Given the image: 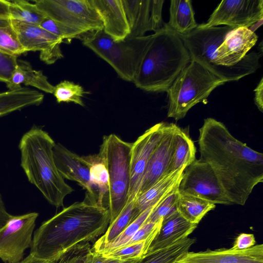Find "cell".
Here are the masks:
<instances>
[{"instance_id": "1", "label": "cell", "mask_w": 263, "mask_h": 263, "mask_svg": "<svg viewBox=\"0 0 263 263\" xmlns=\"http://www.w3.org/2000/svg\"><path fill=\"white\" fill-rule=\"evenodd\" d=\"M200 159L212 168L232 204L243 205L263 181V154L235 138L221 122L204 120L199 129Z\"/></svg>"}, {"instance_id": "2", "label": "cell", "mask_w": 263, "mask_h": 263, "mask_svg": "<svg viewBox=\"0 0 263 263\" xmlns=\"http://www.w3.org/2000/svg\"><path fill=\"white\" fill-rule=\"evenodd\" d=\"M109 220L107 208L85 198L42 223L34 233L30 254L55 260L73 246L103 234Z\"/></svg>"}, {"instance_id": "3", "label": "cell", "mask_w": 263, "mask_h": 263, "mask_svg": "<svg viewBox=\"0 0 263 263\" xmlns=\"http://www.w3.org/2000/svg\"><path fill=\"white\" fill-rule=\"evenodd\" d=\"M191 61L180 36L166 23L151 34L138 72L133 80L136 87L147 92H166Z\"/></svg>"}, {"instance_id": "4", "label": "cell", "mask_w": 263, "mask_h": 263, "mask_svg": "<svg viewBox=\"0 0 263 263\" xmlns=\"http://www.w3.org/2000/svg\"><path fill=\"white\" fill-rule=\"evenodd\" d=\"M55 144L48 133L34 126L22 136L18 147L21 165L28 181L50 204L59 208L63 206L64 198L73 190L56 167L53 152Z\"/></svg>"}, {"instance_id": "5", "label": "cell", "mask_w": 263, "mask_h": 263, "mask_svg": "<svg viewBox=\"0 0 263 263\" xmlns=\"http://www.w3.org/2000/svg\"><path fill=\"white\" fill-rule=\"evenodd\" d=\"M224 83L200 63L191 60L166 91L167 117L176 121L183 119L191 108L204 102L212 91Z\"/></svg>"}, {"instance_id": "6", "label": "cell", "mask_w": 263, "mask_h": 263, "mask_svg": "<svg viewBox=\"0 0 263 263\" xmlns=\"http://www.w3.org/2000/svg\"><path fill=\"white\" fill-rule=\"evenodd\" d=\"M132 143L115 134L103 137L99 153L104 158L109 177L107 207L109 224L126 205L130 186V166Z\"/></svg>"}, {"instance_id": "7", "label": "cell", "mask_w": 263, "mask_h": 263, "mask_svg": "<svg viewBox=\"0 0 263 263\" xmlns=\"http://www.w3.org/2000/svg\"><path fill=\"white\" fill-rule=\"evenodd\" d=\"M32 2L45 15L83 33L103 29L91 0H36Z\"/></svg>"}, {"instance_id": "8", "label": "cell", "mask_w": 263, "mask_h": 263, "mask_svg": "<svg viewBox=\"0 0 263 263\" xmlns=\"http://www.w3.org/2000/svg\"><path fill=\"white\" fill-rule=\"evenodd\" d=\"M178 191L180 194L197 197L215 204H232L211 166L200 159H196L185 169Z\"/></svg>"}, {"instance_id": "9", "label": "cell", "mask_w": 263, "mask_h": 263, "mask_svg": "<svg viewBox=\"0 0 263 263\" xmlns=\"http://www.w3.org/2000/svg\"><path fill=\"white\" fill-rule=\"evenodd\" d=\"M38 216L36 212L12 215L0 229V258L3 261L16 263L23 259L24 251L31 246Z\"/></svg>"}, {"instance_id": "10", "label": "cell", "mask_w": 263, "mask_h": 263, "mask_svg": "<svg viewBox=\"0 0 263 263\" xmlns=\"http://www.w3.org/2000/svg\"><path fill=\"white\" fill-rule=\"evenodd\" d=\"M262 0L222 1L216 7L208 21L198 25L209 28L219 25L250 29L262 21Z\"/></svg>"}, {"instance_id": "11", "label": "cell", "mask_w": 263, "mask_h": 263, "mask_svg": "<svg viewBox=\"0 0 263 263\" xmlns=\"http://www.w3.org/2000/svg\"><path fill=\"white\" fill-rule=\"evenodd\" d=\"M170 125V123L163 122L156 124L132 143L130 186L127 203L137 197L149 159Z\"/></svg>"}, {"instance_id": "12", "label": "cell", "mask_w": 263, "mask_h": 263, "mask_svg": "<svg viewBox=\"0 0 263 263\" xmlns=\"http://www.w3.org/2000/svg\"><path fill=\"white\" fill-rule=\"evenodd\" d=\"M151 34L126 37L115 42L103 60L109 64L123 80L133 82L139 69Z\"/></svg>"}, {"instance_id": "13", "label": "cell", "mask_w": 263, "mask_h": 263, "mask_svg": "<svg viewBox=\"0 0 263 263\" xmlns=\"http://www.w3.org/2000/svg\"><path fill=\"white\" fill-rule=\"evenodd\" d=\"M9 23L26 52L40 51L41 60L48 65L64 57L61 44L64 42L61 38L39 25L11 20Z\"/></svg>"}, {"instance_id": "14", "label": "cell", "mask_w": 263, "mask_h": 263, "mask_svg": "<svg viewBox=\"0 0 263 263\" xmlns=\"http://www.w3.org/2000/svg\"><path fill=\"white\" fill-rule=\"evenodd\" d=\"M122 2L130 29L127 37L143 36L148 31L155 32L165 26L162 16L163 0H122Z\"/></svg>"}, {"instance_id": "15", "label": "cell", "mask_w": 263, "mask_h": 263, "mask_svg": "<svg viewBox=\"0 0 263 263\" xmlns=\"http://www.w3.org/2000/svg\"><path fill=\"white\" fill-rule=\"evenodd\" d=\"M176 263H263V245L240 250L230 248L188 251Z\"/></svg>"}, {"instance_id": "16", "label": "cell", "mask_w": 263, "mask_h": 263, "mask_svg": "<svg viewBox=\"0 0 263 263\" xmlns=\"http://www.w3.org/2000/svg\"><path fill=\"white\" fill-rule=\"evenodd\" d=\"M177 125L170 123L163 137L153 152L147 163L137 196L169 174L172 160L174 135Z\"/></svg>"}, {"instance_id": "17", "label": "cell", "mask_w": 263, "mask_h": 263, "mask_svg": "<svg viewBox=\"0 0 263 263\" xmlns=\"http://www.w3.org/2000/svg\"><path fill=\"white\" fill-rule=\"evenodd\" d=\"M53 152L56 167L62 177L77 182L86 190V194L92 196L89 167L82 157L59 143H55Z\"/></svg>"}, {"instance_id": "18", "label": "cell", "mask_w": 263, "mask_h": 263, "mask_svg": "<svg viewBox=\"0 0 263 263\" xmlns=\"http://www.w3.org/2000/svg\"><path fill=\"white\" fill-rule=\"evenodd\" d=\"M100 15L104 31L116 42L125 39L130 29L122 0H91Z\"/></svg>"}, {"instance_id": "19", "label": "cell", "mask_w": 263, "mask_h": 263, "mask_svg": "<svg viewBox=\"0 0 263 263\" xmlns=\"http://www.w3.org/2000/svg\"><path fill=\"white\" fill-rule=\"evenodd\" d=\"M197 225L187 221L177 210L174 211L163 219L160 230L151 242L146 254L166 248L188 237Z\"/></svg>"}, {"instance_id": "20", "label": "cell", "mask_w": 263, "mask_h": 263, "mask_svg": "<svg viewBox=\"0 0 263 263\" xmlns=\"http://www.w3.org/2000/svg\"><path fill=\"white\" fill-rule=\"evenodd\" d=\"M180 168L164 176L151 187L136 197V206L140 214L146 209L152 207L168 194L178 188L184 171Z\"/></svg>"}, {"instance_id": "21", "label": "cell", "mask_w": 263, "mask_h": 263, "mask_svg": "<svg viewBox=\"0 0 263 263\" xmlns=\"http://www.w3.org/2000/svg\"><path fill=\"white\" fill-rule=\"evenodd\" d=\"M22 84L49 93H53L54 89V86L48 81L42 70L34 69L27 61L17 60V65L6 86L9 90H13L22 87Z\"/></svg>"}, {"instance_id": "22", "label": "cell", "mask_w": 263, "mask_h": 263, "mask_svg": "<svg viewBox=\"0 0 263 263\" xmlns=\"http://www.w3.org/2000/svg\"><path fill=\"white\" fill-rule=\"evenodd\" d=\"M82 157L89 167L92 191V195L90 196L99 205L106 207L104 202L107 203L109 177L105 160L100 153Z\"/></svg>"}, {"instance_id": "23", "label": "cell", "mask_w": 263, "mask_h": 263, "mask_svg": "<svg viewBox=\"0 0 263 263\" xmlns=\"http://www.w3.org/2000/svg\"><path fill=\"white\" fill-rule=\"evenodd\" d=\"M44 95L37 90L22 87L0 93V117L30 106L39 105Z\"/></svg>"}, {"instance_id": "24", "label": "cell", "mask_w": 263, "mask_h": 263, "mask_svg": "<svg viewBox=\"0 0 263 263\" xmlns=\"http://www.w3.org/2000/svg\"><path fill=\"white\" fill-rule=\"evenodd\" d=\"M191 0L170 2L168 27L180 36L186 35L198 26Z\"/></svg>"}, {"instance_id": "25", "label": "cell", "mask_w": 263, "mask_h": 263, "mask_svg": "<svg viewBox=\"0 0 263 263\" xmlns=\"http://www.w3.org/2000/svg\"><path fill=\"white\" fill-rule=\"evenodd\" d=\"M196 152L194 143L188 132L177 126L174 135L170 173L190 165L196 159Z\"/></svg>"}, {"instance_id": "26", "label": "cell", "mask_w": 263, "mask_h": 263, "mask_svg": "<svg viewBox=\"0 0 263 263\" xmlns=\"http://www.w3.org/2000/svg\"><path fill=\"white\" fill-rule=\"evenodd\" d=\"M215 206V204L203 199L179 193L176 210L187 221L198 224Z\"/></svg>"}, {"instance_id": "27", "label": "cell", "mask_w": 263, "mask_h": 263, "mask_svg": "<svg viewBox=\"0 0 263 263\" xmlns=\"http://www.w3.org/2000/svg\"><path fill=\"white\" fill-rule=\"evenodd\" d=\"M195 238L187 237L173 245L146 254L138 263H176L195 242Z\"/></svg>"}, {"instance_id": "28", "label": "cell", "mask_w": 263, "mask_h": 263, "mask_svg": "<svg viewBox=\"0 0 263 263\" xmlns=\"http://www.w3.org/2000/svg\"><path fill=\"white\" fill-rule=\"evenodd\" d=\"M139 215L135 198L126 204L115 220L109 224L105 234L96 241L93 246L102 245L114 239Z\"/></svg>"}, {"instance_id": "29", "label": "cell", "mask_w": 263, "mask_h": 263, "mask_svg": "<svg viewBox=\"0 0 263 263\" xmlns=\"http://www.w3.org/2000/svg\"><path fill=\"white\" fill-rule=\"evenodd\" d=\"M7 1L9 21L39 26L46 17L34 3L25 0Z\"/></svg>"}, {"instance_id": "30", "label": "cell", "mask_w": 263, "mask_h": 263, "mask_svg": "<svg viewBox=\"0 0 263 263\" xmlns=\"http://www.w3.org/2000/svg\"><path fill=\"white\" fill-rule=\"evenodd\" d=\"M157 204L142 212L133 222L114 239L102 245L93 246V250L103 253L111 251L123 247L132 238L136 232L144 223Z\"/></svg>"}, {"instance_id": "31", "label": "cell", "mask_w": 263, "mask_h": 263, "mask_svg": "<svg viewBox=\"0 0 263 263\" xmlns=\"http://www.w3.org/2000/svg\"><path fill=\"white\" fill-rule=\"evenodd\" d=\"M160 228L144 240L101 254L106 257L121 261L140 259L147 253L151 242L158 233Z\"/></svg>"}, {"instance_id": "32", "label": "cell", "mask_w": 263, "mask_h": 263, "mask_svg": "<svg viewBox=\"0 0 263 263\" xmlns=\"http://www.w3.org/2000/svg\"><path fill=\"white\" fill-rule=\"evenodd\" d=\"M81 39L84 46L102 59L116 42L103 29L83 34Z\"/></svg>"}, {"instance_id": "33", "label": "cell", "mask_w": 263, "mask_h": 263, "mask_svg": "<svg viewBox=\"0 0 263 263\" xmlns=\"http://www.w3.org/2000/svg\"><path fill=\"white\" fill-rule=\"evenodd\" d=\"M83 87L72 81L64 80L54 86L53 94L58 103L72 102L84 106L82 98L87 93Z\"/></svg>"}, {"instance_id": "34", "label": "cell", "mask_w": 263, "mask_h": 263, "mask_svg": "<svg viewBox=\"0 0 263 263\" xmlns=\"http://www.w3.org/2000/svg\"><path fill=\"white\" fill-rule=\"evenodd\" d=\"M0 51L17 57L26 53L11 26L9 21L0 22Z\"/></svg>"}, {"instance_id": "35", "label": "cell", "mask_w": 263, "mask_h": 263, "mask_svg": "<svg viewBox=\"0 0 263 263\" xmlns=\"http://www.w3.org/2000/svg\"><path fill=\"white\" fill-rule=\"evenodd\" d=\"M93 254L88 242L79 243L64 253L54 263H91Z\"/></svg>"}, {"instance_id": "36", "label": "cell", "mask_w": 263, "mask_h": 263, "mask_svg": "<svg viewBox=\"0 0 263 263\" xmlns=\"http://www.w3.org/2000/svg\"><path fill=\"white\" fill-rule=\"evenodd\" d=\"M179 195L178 188L157 204L145 221L156 223L176 211Z\"/></svg>"}, {"instance_id": "37", "label": "cell", "mask_w": 263, "mask_h": 263, "mask_svg": "<svg viewBox=\"0 0 263 263\" xmlns=\"http://www.w3.org/2000/svg\"><path fill=\"white\" fill-rule=\"evenodd\" d=\"M42 28L65 41L81 38L82 32L46 17L39 25Z\"/></svg>"}, {"instance_id": "38", "label": "cell", "mask_w": 263, "mask_h": 263, "mask_svg": "<svg viewBox=\"0 0 263 263\" xmlns=\"http://www.w3.org/2000/svg\"><path fill=\"white\" fill-rule=\"evenodd\" d=\"M17 62V57L0 51V81L7 83Z\"/></svg>"}, {"instance_id": "39", "label": "cell", "mask_w": 263, "mask_h": 263, "mask_svg": "<svg viewBox=\"0 0 263 263\" xmlns=\"http://www.w3.org/2000/svg\"><path fill=\"white\" fill-rule=\"evenodd\" d=\"M256 243L255 236L253 234L240 233L235 238L232 247L235 250H244L254 246Z\"/></svg>"}, {"instance_id": "40", "label": "cell", "mask_w": 263, "mask_h": 263, "mask_svg": "<svg viewBox=\"0 0 263 263\" xmlns=\"http://www.w3.org/2000/svg\"><path fill=\"white\" fill-rule=\"evenodd\" d=\"M254 102L261 112L263 111V78H261L254 89Z\"/></svg>"}, {"instance_id": "41", "label": "cell", "mask_w": 263, "mask_h": 263, "mask_svg": "<svg viewBox=\"0 0 263 263\" xmlns=\"http://www.w3.org/2000/svg\"><path fill=\"white\" fill-rule=\"evenodd\" d=\"M120 261L119 260L106 257L102 254L93 251L91 263H119Z\"/></svg>"}, {"instance_id": "42", "label": "cell", "mask_w": 263, "mask_h": 263, "mask_svg": "<svg viewBox=\"0 0 263 263\" xmlns=\"http://www.w3.org/2000/svg\"><path fill=\"white\" fill-rule=\"evenodd\" d=\"M12 216L6 211L4 202L0 195V229L7 223Z\"/></svg>"}, {"instance_id": "43", "label": "cell", "mask_w": 263, "mask_h": 263, "mask_svg": "<svg viewBox=\"0 0 263 263\" xmlns=\"http://www.w3.org/2000/svg\"><path fill=\"white\" fill-rule=\"evenodd\" d=\"M55 260L41 259L29 254L26 258L16 263H54Z\"/></svg>"}, {"instance_id": "44", "label": "cell", "mask_w": 263, "mask_h": 263, "mask_svg": "<svg viewBox=\"0 0 263 263\" xmlns=\"http://www.w3.org/2000/svg\"><path fill=\"white\" fill-rule=\"evenodd\" d=\"M7 0H0V22L9 21Z\"/></svg>"}, {"instance_id": "45", "label": "cell", "mask_w": 263, "mask_h": 263, "mask_svg": "<svg viewBox=\"0 0 263 263\" xmlns=\"http://www.w3.org/2000/svg\"><path fill=\"white\" fill-rule=\"evenodd\" d=\"M141 259H136V260H126V261H121L119 263H138Z\"/></svg>"}]
</instances>
